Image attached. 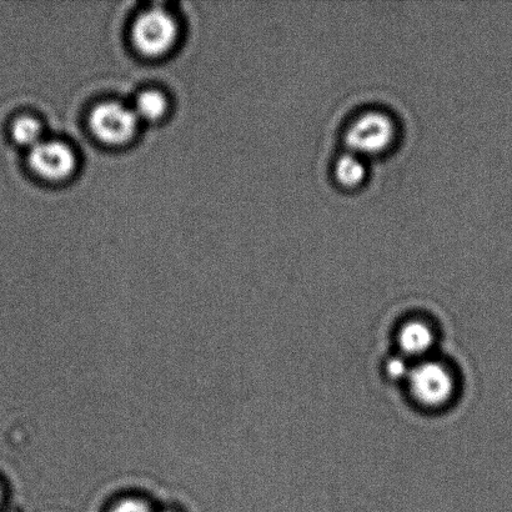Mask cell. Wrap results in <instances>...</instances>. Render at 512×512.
Here are the masks:
<instances>
[{"label": "cell", "mask_w": 512, "mask_h": 512, "mask_svg": "<svg viewBox=\"0 0 512 512\" xmlns=\"http://www.w3.org/2000/svg\"><path fill=\"white\" fill-rule=\"evenodd\" d=\"M394 127L391 120L381 113L360 115L346 134V142L356 152H380L393 139Z\"/></svg>", "instance_id": "obj_5"}, {"label": "cell", "mask_w": 512, "mask_h": 512, "mask_svg": "<svg viewBox=\"0 0 512 512\" xmlns=\"http://www.w3.org/2000/svg\"><path fill=\"white\" fill-rule=\"evenodd\" d=\"M411 394L428 408H439L453 398V375L444 365L426 361L409 373Z\"/></svg>", "instance_id": "obj_2"}, {"label": "cell", "mask_w": 512, "mask_h": 512, "mask_svg": "<svg viewBox=\"0 0 512 512\" xmlns=\"http://www.w3.org/2000/svg\"><path fill=\"white\" fill-rule=\"evenodd\" d=\"M167 107V99L164 98L163 94L149 90V92L139 94L137 102H135L134 112L138 115V118L157 120L167 112Z\"/></svg>", "instance_id": "obj_7"}, {"label": "cell", "mask_w": 512, "mask_h": 512, "mask_svg": "<svg viewBox=\"0 0 512 512\" xmlns=\"http://www.w3.org/2000/svg\"><path fill=\"white\" fill-rule=\"evenodd\" d=\"M399 344L405 354L411 356L424 355L434 344L433 331L421 321H410L400 330Z\"/></svg>", "instance_id": "obj_6"}, {"label": "cell", "mask_w": 512, "mask_h": 512, "mask_svg": "<svg viewBox=\"0 0 512 512\" xmlns=\"http://www.w3.org/2000/svg\"><path fill=\"white\" fill-rule=\"evenodd\" d=\"M132 37L140 52L160 55L173 47L178 38V24L164 9H150L135 20Z\"/></svg>", "instance_id": "obj_1"}, {"label": "cell", "mask_w": 512, "mask_h": 512, "mask_svg": "<svg viewBox=\"0 0 512 512\" xmlns=\"http://www.w3.org/2000/svg\"><path fill=\"white\" fill-rule=\"evenodd\" d=\"M134 109L117 102L99 104L90 114V127L103 142L120 144L128 142L138 127Z\"/></svg>", "instance_id": "obj_3"}, {"label": "cell", "mask_w": 512, "mask_h": 512, "mask_svg": "<svg viewBox=\"0 0 512 512\" xmlns=\"http://www.w3.org/2000/svg\"><path fill=\"white\" fill-rule=\"evenodd\" d=\"M112 512H152L147 503L139 499H125Z\"/></svg>", "instance_id": "obj_10"}, {"label": "cell", "mask_w": 512, "mask_h": 512, "mask_svg": "<svg viewBox=\"0 0 512 512\" xmlns=\"http://www.w3.org/2000/svg\"><path fill=\"white\" fill-rule=\"evenodd\" d=\"M406 365L403 360L400 359H394L391 360L388 365V371L393 378H401V376L406 375L408 371H406Z\"/></svg>", "instance_id": "obj_11"}, {"label": "cell", "mask_w": 512, "mask_h": 512, "mask_svg": "<svg viewBox=\"0 0 512 512\" xmlns=\"http://www.w3.org/2000/svg\"><path fill=\"white\" fill-rule=\"evenodd\" d=\"M0 501H2V489H0Z\"/></svg>", "instance_id": "obj_12"}, {"label": "cell", "mask_w": 512, "mask_h": 512, "mask_svg": "<svg viewBox=\"0 0 512 512\" xmlns=\"http://www.w3.org/2000/svg\"><path fill=\"white\" fill-rule=\"evenodd\" d=\"M43 129L37 119L20 117L12 125V137L20 145L33 148L42 142Z\"/></svg>", "instance_id": "obj_8"}, {"label": "cell", "mask_w": 512, "mask_h": 512, "mask_svg": "<svg viewBox=\"0 0 512 512\" xmlns=\"http://www.w3.org/2000/svg\"><path fill=\"white\" fill-rule=\"evenodd\" d=\"M29 164L43 178L59 180L72 174L77 158L68 144L58 140H42L30 148Z\"/></svg>", "instance_id": "obj_4"}, {"label": "cell", "mask_w": 512, "mask_h": 512, "mask_svg": "<svg viewBox=\"0 0 512 512\" xmlns=\"http://www.w3.org/2000/svg\"><path fill=\"white\" fill-rule=\"evenodd\" d=\"M363 163L354 155H344L335 165V175L345 187H354L364 178Z\"/></svg>", "instance_id": "obj_9"}, {"label": "cell", "mask_w": 512, "mask_h": 512, "mask_svg": "<svg viewBox=\"0 0 512 512\" xmlns=\"http://www.w3.org/2000/svg\"><path fill=\"white\" fill-rule=\"evenodd\" d=\"M170 512V511H169Z\"/></svg>", "instance_id": "obj_13"}]
</instances>
